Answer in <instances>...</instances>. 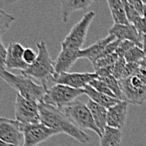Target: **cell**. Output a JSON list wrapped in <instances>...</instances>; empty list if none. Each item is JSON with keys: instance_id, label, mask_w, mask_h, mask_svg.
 <instances>
[{"instance_id": "1", "label": "cell", "mask_w": 146, "mask_h": 146, "mask_svg": "<svg viewBox=\"0 0 146 146\" xmlns=\"http://www.w3.org/2000/svg\"><path fill=\"white\" fill-rule=\"evenodd\" d=\"M40 123L59 133H63L71 136L81 144H88L90 138L88 134L76 126L62 111L44 102H39Z\"/></svg>"}, {"instance_id": "2", "label": "cell", "mask_w": 146, "mask_h": 146, "mask_svg": "<svg viewBox=\"0 0 146 146\" xmlns=\"http://www.w3.org/2000/svg\"><path fill=\"white\" fill-rule=\"evenodd\" d=\"M38 55L35 61L28 66L27 69L21 71L22 75L33 77L40 81L44 86V88L48 90L50 88V82H53V78L56 75L55 62L51 60L47 46L44 41H40L37 43Z\"/></svg>"}, {"instance_id": "3", "label": "cell", "mask_w": 146, "mask_h": 146, "mask_svg": "<svg viewBox=\"0 0 146 146\" xmlns=\"http://www.w3.org/2000/svg\"><path fill=\"white\" fill-rule=\"evenodd\" d=\"M0 77L11 88L19 92L22 97L35 102H43L46 89L42 85L36 84L29 76L15 75L5 68H0Z\"/></svg>"}, {"instance_id": "4", "label": "cell", "mask_w": 146, "mask_h": 146, "mask_svg": "<svg viewBox=\"0 0 146 146\" xmlns=\"http://www.w3.org/2000/svg\"><path fill=\"white\" fill-rule=\"evenodd\" d=\"M61 111L69 117L76 126L81 129H90L95 132L99 137L102 136V133L97 127L88 105L84 102L76 100L65 107Z\"/></svg>"}, {"instance_id": "5", "label": "cell", "mask_w": 146, "mask_h": 146, "mask_svg": "<svg viewBox=\"0 0 146 146\" xmlns=\"http://www.w3.org/2000/svg\"><path fill=\"white\" fill-rule=\"evenodd\" d=\"M82 94H85L84 89H76L62 84H55L46 91L43 102L61 111Z\"/></svg>"}, {"instance_id": "6", "label": "cell", "mask_w": 146, "mask_h": 146, "mask_svg": "<svg viewBox=\"0 0 146 146\" xmlns=\"http://www.w3.org/2000/svg\"><path fill=\"white\" fill-rule=\"evenodd\" d=\"M123 101L133 105H143L146 102V82L135 74L118 81Z\"/></svg>"}, {"instance_id": "7", "label": "cell", "mask_w": 146, "mask_h": 146, "mask_svg": "<svg viewBox=\"0 0 146 146\" xmlns=\"http://www.w3.org/2000/svg\"><path fill=\"white\" fill-rule=\"evenodd\" d=\"M96 16L94 11H89L74 25L69 34L61 42V47H68L75 50H81L84 44L87 35H88L89 27Z\"/></svg>"}, {"instance_id": "8", "label": "cell", "mask_w": 146, "mask_h": 146, "mask_svg": "<svg viewBox=\"0 0 146 146\" xmlns=\"http://www.w3.org/2000/svg\"><path fill=\"white\" fill-rule=\"evenodd\" d=\"M38 104L39 102L26 99L18 94L15 103L16 120L23 124L40 123Z\"/></svg>"}, {"instance_id": "9", "label": "cell", "mask_w": 146, "mask_h": 146, "mask_svg": "<svg viewBox=\"0 0 146 146\" xmlns=\"http://www.w3.org/2000/svg\"><path fill=\"white\" fill-rule=\"evenodd\" d=\"M0 139L15 146L24 145L23 123L16 119L0 117Z\"/></svg>"}, {"instance_id": "10", "label": "cell", "mask_w": 146, "mask_h": 146, "mask_svg": "<svg viewBox=\"0 0 146 146\" xmlns=\"http://www.w3.org/2000/svg\"><path fill=\"white\" fill-rule=\"evenodd\" d=\"M23 132L25 137L23 146H37L50 137L59 134L58 132L41 123L23 124Z\"/></svg>"}, {"instance_id": "11", "label": "cell", "mask_w": 146, "mask_h": 146, "mask_svg": "<svg viewBox=\"0 0 146 146\" xmlns=\"http://www.w3.org/2000/svg\"><path fill=\"white\" fill-rule=\"evenodd\" d=\"M98 77L96 72H62L56 74L53 83L69 86L76 89H84Z\"/></svg>"}, {"instance_id": "12", "label": "cell", "mask_w": 146, "mask_h": 146, "mask_svg": "<svg viewBox=\"0 0 146 146\" xmlns=\"http://www.w3.org/2000/svg\"><path fill=\"white\" fill-rule=\"evenodd\" d=\"M108 35H113L115 38L120 40H129L138 47L142 48V38L141 35L134 25H116L114 24L108 29Z\"/></svg>"}, {"instance_id": "13", "label": "cell", "mask_w": 146, "mask_h": 146, "mask_svg": "<svg viewBox=\"0 0 146 146\" xmlns=\"http://www.w3.org/2000/svg\"><path fill=\"white\" fill-rule=\"evenodd\" d=\"M115 40V36H113V35H108L105 38L100 39L94 44L88 46V48L81 49L78 53V57L79 59H88L93 66L96 63V61L101 57L107 45Z\"/></svg>"}, {"instance_id": "14", "label": "cell", "mask_w": 146, "mask_h": 146, "mask_svg": "<svg viewBox=\"0 0 146 146\" xmlns=\"http://www.w3.org/2000/svg\"><path fill=\"white\" fill-rule=\"evenodd\" d=\"M129 102L120 101L116 105L108 109L107 125L108 127L122 130L127 117Z\"/></svg>"}, {"instance_id": "15", "label": "cell", "mask_w": 146, "mask_h": 146, "mask_svg": "<svg viewBox=\"0 0 146 146\" xmlns=\"http://www.w3.org/2000/svg\"><path fill=\"white\" fill-rule=\"evenodd\" d=\"M25 49L19 43H10L7 48V58L5 66L7 69H18L20 72L28 68V65L23 60Z\"/></svg>"}, {"instance_id": "16", "label": "cell", "mask_w": 146, "mask_h": 146, "mask_svg": "<svg viewBox=\"0 0 146 146\" xmlns=\"http://www.w3.org/2000/svg\"><path fill=\"white\" fill-rule=\"evenodd\" d=\"M79 50H75L68 47H61L58 57L55 61L56 74L68 72L74 63L79 59Z\"/></svg>"}, {"instance_id": "17", "label": "cell", "mask_w": 146, "mask_h": 146, "mask_svg": "<svg viewBox=\"0 0 146 146\" xmlns=\"http://www.w3.org/2000/svg\"><path fill=\"white\" fill-rule=\"evenodd\" d=\"M96 0H60L61 20L64 23L67 22L72 14L87 9Z\"/></svg>"}, {"instance_id": "18", "label": "cell", "mask_w": 146, "mask_h": 146, "mask_svg": "<svg viewBox=\"0 0 146 146\" xmlns=\"http://www.w3.org/2000/svg\"><path fill=\"white\" fill-rule=\"evenodd\" d=\"M84 90H85V94L87 96H88L90 100L99 104L100 106L105 108L106 109L110 108L111 107L116 105L117 103H118L121 101L119 99L109 97V96H108L106 94H103L102 92H98L97 90H95L94 88H92L90 85L86 86Z\"/></svg>"}, {"instance_id": "19", "label": "cell", "mask_w": 146, "mask_h": 146, "mask_svg": "<svg viewBox=\"0 0 146 146\" xmlns=\"http://www.w3.org/2000/svg\"><path fill=\"white\" fill-rule=\"evenodd\" d=\"M88 108L92 115V117L94 119V122L98 128V129L102 132L104 131L107 125V116H108V109L100 106L99 104L94 102L92 100H88Z\"/></svg>"}, {"instance_id": "20", "label": "cell", "mask_w": 146, "mask_h": 146, "mask_svg": "<svg viewBox=\"0 0 146 146\" xmlns=\"http://www.w3.org/2000/svg\"><path fill=\"white\" fill-rule=\"evenodd\" d=\"M112 19L116 25H129L124 5L122 0H107Z\"/></svg>"}, {"instance_id": "21", "label": "cell", "mask_w": 146, "mask_h": 146, "mask_svg": "<svg viewBox=\"0 0 146 146\" xmlns=\"http://www.w3.org/2000/svg\"><path fill=\"white\" fill-rule=\"evenodd\" d=\"M122 138V130L107 126L100 137V146H121Z\"/></svg>"}, {"instance_id": "22", "label": "cell", "mask_w": 146, "mask_h": 146, "mask_svg": "<svg viewBox=\"0 0 146 146\" xmlns=\"http://www.w3.org/2000/svg\"><path fill=\"white\" fill-rule=\"evenodd\" d=\"M146 56V54L142 48L133 46L123 56L127 63H139Z\"/></svg>"}, {"instance_id": "23", "label": "cell", "mask_w": 146, "mask_h": 146, "mask_svg": "<svg viewBox=\"0 0 146 146\" xmlns=\"http://www.w3.org/2000/svg\"><path fill=\"white\" fill-rule=\"evenodd\" d=\"M118 58H119V56H117V54L115 52V53L111 54V55H109L108 56L98 59L92 66H93L95 72H97V71H98V70H100L102 68L108 67V66L114 65L117 62Z\"/></svg>"}, {"instance_id": "24", "label": "cell", "mask_w": 146, "mask_h": 146, "mask_svg": "<svg viewBox=\"0 0 146 146\" xmlns=\"http://www.w3.org/2000/svg\"><path fill=\"white\" fill-rule=\"evenodd\" d=\"M15 20V16L9 15L0 9V36L9 29L11 24Z\"/></svg>"}, {"instance_id": "25", "label": "cell", "mask_w": 146, "mask_h": 146, "mask_svg": "<svg viewBox=\"0 0 146 146\" xmlns=\"http://www.w3.org/2000/svg\"><path fill=\"white\" fill-rule=\"evenodd\" d=\"M89 85L93 88L95 90H97L98 92H102L103 94H106L109 97H112V98H117L116 96L113 94V92L111 91V89L108 87V85L102 81L101 79H99L98 77H97L96 79H94L93 81H92Z\"/></svg>"}, {"instance_id": "26", "label": "cell", "mask_w": 146, "mask_h": 146, "mask_svg": "<svg viewBox=\"0 0 146 146\" xmlns=\"http://www.w3.org/2000/svg\"><path fill=\"white\" fill-rule=\"evenodd\" d=\"M127 62L124 60L123 57H119L117 62L113 65V76H114L117 81L121 80L122 78V75L124 71L125 66H126Z\"/></svg>"}, {"instance_id": "27", "label": "cell", "mask_w": 146, "mask_h": 146, "mask_svg": "<svg viewBox=\"0 0 146 146\" xmlns=\"http://www.w3.org/2000/svg\"><path fill=\"white\" fill-rule=\"evenodd\" d=\"M133 46H135V44L129 40H122L117 47L116 53L119 57H123L124 55Z\"/></svg>"}, {"instance_id": "28", "label": "cell", "mask_w": 146, "mask_h": 146, "mask_svg": "<svg viewBox=\"0 0 146 146\" xmlns=\"http://www.w3.org/2000/svg\"><path fill=\"white\" fill-rule=\"evenodd\" d=\"M37 55L38 54H36L33 49L25 48L24 54H23V60L28 66H30L35 61V60L37 58Z\"/></svg>"}, {"instance_id": "29", "label": "cell", "mask_w": 146, "mask_h": 146, "mask_svg": "<svg viewBox=\"0 0 146 146\" xmlns=\"http://www.w3.org/2000/svg\"><path fill=\"white\" fill-rule=\"evenodd\" d=\"M139 66H140V65L139 63H127L121 79H125V78H128V77L133 76L136 72V71L138 70V68Z\"/></svg>"}, {"instance_id": "30", "label": "cell", "mask_w": 146, "mask_h": 146, "mask_svg": "<svg viewBox=\"0 0 146 146\" xmlns=\"http://www.w3.org/2000/svg\"><path fill=\"white\" fill-rule=\"evenodd\" d=\"M133 25L135 26L137 30L141 34L146 35V19L144 17H140Z\"/></svg>"}, {"instance_id": "31", "label": "cell", "mask_w": 146, "mask_h": 146, "mask_svg": "<svg viewBox=\"0 0 146 146\" xmlns=\"http://www.w3.org/2000/svg\"><path fill=\"white\" fill-rule=\"evenodd\" d=\"M129 2V3L133 7V9L141 15L143 16L144 14V9H145V3L140 1V0H127Z\"/></svg>"}, {"instance_id": "32", "label": "cell", "mask_w": 146, "mask_h": 146, "mask_svg": "<svg viewBox=\"0 0 146 146\" xmlns=\"http://www.w3.org/2000/svg\"><path fill=\"white\" fill-rule=\"evenodd\" d=\"M6 58H7V49L2 43L1 36H0V68H5Z\"/></svg>"}, {"instance_id": "33", "label": "cell", "mask_w": 146, "mask_h": 146, "mask_svg": "<svg viewBox=\"0 0 146 146\" xmlns=\"http://www.w3.org/2000/svg\"><path fill=\"white\" fill-rule=\"evenodd\" d=\"M137 76H139L141 80H143L145 82H146V68L143 66H139L138 68V70L136 71V72L134 73Z\"/></svg>"}, {"instance_id": "34", "label": "cell", "mask_w": 146, "mask_h": 146, "mask_svg": "<svg viewBox=\"0 0 146 146\" xmlns=\"http://www.w3.org/2000/svg\"><path fill=\"white\" fill-rule=\"evenodd\" d=\"M142 44H143V50L145 51V53L146 54V35H143V38H142Z\"/></svg>"}, {"instance_id": "35", "label": "cell", "mask_w": 146, "mask_h": 146, "mask_svg": "<svg viewBox=\"0 0 146 146\" xmlns=\"http://www.w3.org/2000/svg\"><path fill=\"white\" fill-rule=\"evenodd\" d=\"M141 66H143V67H145V68H146V56L145 57V58L143 59L139 63Z\"/></svg>"}, {"instance_id": "36", "label": "cell", "mask_w": 146, "mask_h": 146, "mask_svg": "<svg viewBox=\"0 0 146 146\" xmlns=\"http://www.w3.org/2000/svg\"><path fill=\"white\" fill-rule=\"evenodd\" d=\"M0 146H15V145H10V144H7V143H5V142H3V140H1V139H0Z\"/></svg>"}, {"instance_id": "37", "label": "cell", "mask_w": 146, "mask_h": 146, "mask_svg": "<svg viewBox=\"0 0 146 146\" xmlns=\"http://www.w3.org/2000/svg\"><path fill=\"white\" fill-rule=\"evenodd\" d=\"M143 17L146 19V4L145 5V9H144V14H143Z\"/></svg>"}, {"instance_id": "38", "label": "cell", "mask_w": 146, "mask_h": 146, "mask_svg": "<svg viewBox=\"0 0 146 146\" xmlns=\"http://www.w3.org/2000/svg\"><path fill=\"white\" fill-rule=\"evenodd\" d=\"M140 1H142L145 4H146V0H140Z\"/></svg>"}]
</instances>
